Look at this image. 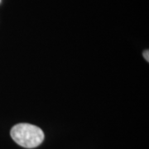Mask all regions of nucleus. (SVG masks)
<instances>
[{"mask_svg":"<svg viewBox=\"0 0 149 149\" xmlns=\"http://www.w3.org/2000/svg\"><path fill=\"white\" fill-rule=\"evenodd\" d=\"M13 141L26 148H37L44 140L42 130L30 123H18L11 129Z\"/></svg>","mask_w":149,"mask_h":149,"instance_id":"obj_1","label":"nucleus"},{"mask_svg":"<svg viewBox=\"0 0 149 149\" xmlns=\"http://www.w3.org/2000/svg\"><path fill=\"white\" fill-rule=\"evenodd\" d=\"M148 51H145L143 52V56L145 60L147 61H149V58H148Z\"/></svg>","mask_w":149,"mask_h":149,"instance_id":"obj_2","label":"nucleus"},{"mask_svg":"<svg viewBox=\"0 0 149 149\" xmlns=\"http://www.w3.org/2000/svg\"><path fill=\"white\" fill-rule=\"evenodd\" d=\"M1 1H2V0H0V3H1Z\"/></svg>","mask_w":149,"mask_h":149,"instance_id":"obj_3","label":"nucleus"}]
</instances>
